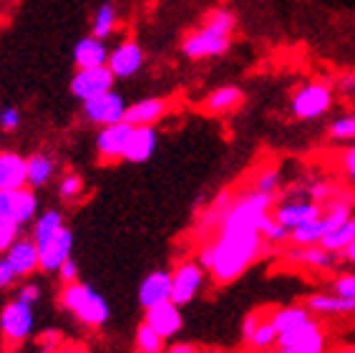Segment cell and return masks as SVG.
<instances>
[{"mask_svg": "<svg viewBox=\"0 0 355 353\" xmlns=\"http://www.w3.org/2000/svg\"><path fill=\"white\" fill-rule=\"evenodd\" d=\"M209 243L212 260L207 275L217 286H230L239 275H245L265 252V240L260 232H217Z\"/></svg>", "mask_w": 355, "mask_h": 353, "instance_id": "6da1fadb", "label": "cell"}, {"mask_svg": "<svg viewBox=\"0 0 355 353\" xmlns=\"http://www.w3.org/2000/svg\"><path fill=\"white\" fill-rule=\"evenodd\" d=\"M58 303H61L63 311H69L86 328H103L111 318L109 300L103 298L94 286L81 283V280L71 283V286H63Z\"/></svg>", "mask_w": 355, "mask_h": 353, "instance_id": "7a4b0ae2", "label": "cell"}, {"mask_svg": "<svg viewBox=\"0 0 355 353\" xmlns=\"http://www.w3.org/2000/svg\"><path fill=\"white\" fill-rule=\"evenodd\" d=\"M277 204L272 195H260L254 190H247L242 195H234L230 210L225 212L222 224L217 232H260L265 217H270Z\"/></svg>", "mask_w": 355, "mask_h": 353, "instance_id": "3957f363", "label": "cell"}, {"mask_svg": "<svg viewBox=\"0 0 355 353\" xmlns=\"http://www.w3.org/2000/svg\"><path fill=\"white\" fill-rule=\"evenodd\" d=\"M35 331V313L33 306L21 303L18 298L8 300L3 311H0V336L3 343L10 348L23 346Z\"/></svg>", "mask_w": 355, "mask_h": 353, "instance_id": "277c9868", "label": "cell"}, {"mask_svg": "<svg viewBox=\"0 0 355 353\" xmlns=\"http://www.w3.org/2000/svg\"><path fill=\"white\" fill-rule=\"evenodd\" d=\"M335 101L333 86L325 81H310L305 86H300L295 91L293 101H290V109H293L295 119L300 122H315L330 111Z\"/></svg>", "mask_w": 355, "mask_h": 353, "instance_id": "5b68a950", "label": "cell"}, {"mask_svg": "<svg viewBox=\"0 0 355 353\" xmlns=\"http://www.w3.org/2000/svg\"><path fill=\"white\" fill-rule=\"evenodd\" d=\"M207 270L197 260H182V263L171 270V303L179 308L189 306L199 293L205 290Z\"/></svg>", "mask_w": 355, "mask_h": 353, "instance_id": "8992f818", "label": "cell"}, {"mask_svg": "<svg viewBox=\"0 0 355 353\" xmlns=\"http://www.w3.org/2000/svg\"><path fill=\"white\" fill-rule=\"evenodd\" d=\"M277 348L287 353H328V333L320 326V320H305L300 328L282 333L277 338Z\"/></svg>", "mask_w": 355, "mask_h": 353, "instance_id": "52a82bcc", "label": "cell"}, {"mask_svg": "<svg viewBox=\"0 0 355 353\" xmlns=\"http://www.w3.org/2000/svg\"><path fill=\"white\" fill-rule=\"evenodd\" d=\"M232 38L222 35L217 31H209L207 26H199L197 31L187 33V38L182 41V54L189 61H202V58H212V56H222L230 51Z\"/></svg>", "mask_w": 355, "mask_h": 353, "instance_id": "ba28073f", "label": "cell"}, {"mask_svg": "<svg viewBox=\"0 0 355 353\" xmlns=\"http://www.w3.org/2000/svg\"><path fill=\"white\" fill-rule=\"evenodd\" d=\"M83 116H86V122L96 124L98 129L101 126H111V124H119L123 122V116H126V109H129V104L123 101V96L119 91H106V94L96 96L91 101H83Z\"/></svg>", "mask_w": 355, "mask_h": 353, "instance_id": "9c48e42d", "label": "cell"}, {"mask_svg": "<svg viewBox=\"0 0 355 353\" xmlns=\"http://www.w3.org/2000/svg\"><path fill=\"white\" fill-rule=\"evenodd\" d=\"M114 74L109 71V66L101 68H76V74L71 76V94L78 101H91L96 96L106 94L114 88Z\"/></svg>", "mask_w": 355, "mask_h": 353, "instance_id": "30bf717a", "label": "cell"}, {"mask_svg": "<svg viewBox=\"0 0 355 353\" xmlns=\"http://www.w3.org/2000/svg\"><path fill=\"white\" fill-rule=\"evenodd\" d=\"M0 215H8L21 227L23 224H33V220L38 217V197H35V192L31 187L0 192Z\"/></svg>", "mask_w": 355, "mask_h": 353, "instance_id": "8fae6325", "label": "cell"}, {"mask_svg": "<svg viewBox=\"0 0 355 353\" xmlns=\"http://www.w3.org/2000/svg\"><path fill=\"white\" fill-rule=\"evenodd\" d=\"M144 61H146V56H144V48L139 46V41L126 38L116 48H111L106 66L114 74V79H131L144 68Z\"/></svg>", "mask_w": 355, "mask_h": 353, "instance_id": "7c38bea8", "label": "cell"}, {"mask_svg": "<svg viewBox=\"0 0 355 353\" xmlns=\"http://www.w3.org/2000/svg\"><path fill=\"white\" fill-rule=\"evenodd\" d=\"M35 247H38V268L43 272H58L61 265L66 260H71V252H73V232L69 227H63L48 243L35 245Z\"/></svg>", "mask_w": 355, "mask_h": 353, "instance_id": "4fadbf2b", "label": "cell"}, {"mask_svg": "<svg viewBox=\"0 0 355 353\" xmlns=\"http://www.w3.org/2000/svg\"><path fill=\"white\" fill-rule=\"evenodd\" d=\"M144 323L151 331H157L164 340H169L184 328V315H182V308L177 303L166 300V303H159V306L144 311Z\"/></svg>", "mask_w": 355, "mask_h": 353, "instance_id": "5bb4252c", "label": "cell"}, {"mask_svg": "<svg viewBox=\"0 0 355 353\" xmlns=\"http://www.w3.org/2000/svg\"><path fill=\"white\" fill-rule=\"evenodd\" d=\"M282 258L287 260L290 265H297V268H308V270H333L335 263H338V255L328 252L322 245H290L285 247Z\"/></svg>", "mask_w": 355, "mask_h": 353, "instance_id": "9a60e30c", "label": "cell"}, {"mask_svg": "<svg viewBox=\"0 0 355 353\" xmlns=\"http://www.w3.org/2000/svg\"><path fill=\"white\" fill-rule=\"evenodd\" d=\"M322 215V207L318 202H308V199H293V202H282V204H275L272 210V217L287 227V230L293 232L302 224L313 222Z\"/></svg>", "mask_w": 355, "mask_h": 353, "instance_id": "2e32d148", "label": "cell"}, {"mask_svg": "<svg viewBox=\"0 0 355 353\" xmlns=\"http://www.w3.org/2000/svg\"><path fill=\"white\" fill-rule=\"evenodd\" d=\"M129 134L131 126L126 122L101 126L98 134H96V151L101 156V162H119V159H123V149H126Z\"/></svg>", "mask_w": 355, "mask_h": 353, "instance_id": "e0dca14e", "label": "cell"}, {"mask_svg": "<svg viewBox=\"0 0 355 353\" xmlns=\"http://www.w3.org/2000/svg\"><path fill=\"white\" fill-rule=\"evenodd\" d=\"M169 99H164V96H146L141 101L131 104L129 109H126L123 122L129 124V126H154V124H159L169 114Z\"/></svg>", "mask_w": 355, "mask_h": 353, "instance_id": "ac0fdd59", "label": "cell"}, {"mask_svg": "<svg viewBox=\"0 0 355 353\" xmlns=\"http://www.w3.org/2000/svg\"><path fill=\"white\" fill-rule=\"evenodd\" d=\"M139 306L144 311L171 300V270H151L139 283Z\"/></svg>", "mask_w": 355, "mask_h": 353, "instance_id": "d6986e66", "label": "cell"}, {"mask_svg": "<svg viewBox=\"0 0 355 353\" xmlns=\"http://www.w3.org/2000/svg\"><path fill=\"white\" fill-rule=\"evenodd\" d=\"M159 147V134L154 126H131L129 142L123 149V162L144 164L149 162Z\"/></svg>", "mask_w": 355, "mask_h": 353, "instance_id": "ffe728a7", "label": "cell"}, {"mask_svg": "<svg viewBox=\"0 0 355 353\" xmlns=\"http://www.w3.org/2000/svg\"><path fill=\"white\" fill-rule=\"evenodd\" d=\"M3 260H6L8 268L13 270L15 280L28 278V275H33L35 270H41V268H38V247H35L33 238H21L6 255H3Z\"/></svg>", "mask_w": 355, "mask_h": 353, "instance_id": "44dd1931", "label": "cell"}, {"mask_svg": "<svg viewBox=\"0 0 355 353\" xmlns=\"http://www.w3.org/2000/svg\"><path fill=\"white\" fill-rule=\"evenodd\" d=\"M28 187V156L18 151H0V192Z\"/></svg>", "mask_w": 355, "mask_h": 353, "instance_id": "7402d4cb", "label": "cell"}, {"mask_svg": "<svg viewBox=\"0 0 355 353\" xmlns=\"http://www.w3.org/2000/svg\"><path fill=\"white\" fill-rule=\"evenodd\" d=\"M242 104H245V91H242V88L239 86H219L202 99L199 109L205 111V114H212V116H225V114H232L234 109H239Z\"/></svg>", "mask_w": 355, "mask_h": 353, "instance_id": "603a6c76", "label": "cell"}, {"mask_svg": "<svg viewBox=\"0 0 355 353\" xmlns=\"http://www.w3.org/2000/svg\"><path fill=\"white\" fill-rule=\"evenodd\" d=\"M305 308L313 315H355V298H338L333 293H313L305 298Z\"/></svg>", "mask_w": 355, "mask_h": 353, "instance_id": "cb8c5ba5", "label": "cell"}, {"mask_svg": "<svg viewBox=\"0 0 355 353\" xmlns=\"http://www.w3.org/2000/svg\"><path fill=\"white\" fill-rule=\"evenodd\" d=\"M109 46L106 41H98L94 35H86L81 41L76 43L73 48V63L76 68H101L109 63Z\"/></svg>", "mask_w": 355, "mask_h": 353, "instance_id": "d4e9b609", "label": "cell"}, {"mask_svg": "<svg viewBox=\"0 0 355 353\" xmlns=\"http://www.w3.org/2000/svg\"><path fill=\"white\" fill-rule=\"evenodd\" d=\"M310 318H315V315L308 311V308H305V303L275 308V311L270 313V320H272V326H275V331H277V336L295 331V328H300L302 323H305V320H310Z\"/></svg>", "mask_w": 355, "mask_h": 353, "instance_id": "484cf974", "label": "cell"}, {"mask_svg": "<svg viewBox=\"0 0 355 353\" xmlns=\"http://www.w3.org/2000/svg\"><path fill=\"white\" fill-rule=\"evenodd\" d=\"M55 159L48 151H35L28 156V187H46L51 179L55 176Z\"/></svg>", "mask_w": 355, "mask_h": 353, "instance_id": "4316f807", "label": "cell"}, {"mask_svg": "<svg viewBox=\"0 0 355 353\" xmlns=\"http://www.w3.org/2000/svg\"><path fill=\"white\" fill-rule=\"evenodd\" d=\"M116 28H119V10L111 0H106V3H101V6L96 8L94 21H91V35L98 38V41H106V38H111V35L116 33Z\"/></svg>", "mask_w": 355, "mask_h": 353, "instance_id": "83f0119b", "label": "cell"}, {"mask_svg": "<svg viewBox=\"0 0 355 353\" xmlns=\"http://www.w3.org/2000/svg\"><path fill=\"white\" fill-rule=\"evenodd\" d=\"M63 227H66L63 212L61 210H46L33 220V235H31V238H33L35 245H43L53 238V235H58Z\"/></svg>", "mask_w": 355, "mask_h": 353, "instance_id": "f1b7e54d", "label": "cell"}, {"mask_svg": "<svg viewBox=\"0 0 355 353\" xmlns=\"http://www.w3.org/2000/svg\"><path fill=\"white\" fill-rule=\"evenodd\" d=\"M353 240H355V215L345 224H340V227H335L333 232H328L320 245L328 252H333V255H343V252L350 247Z\"/></svg>", "mask_w": 355, "mask_h": 353, "instance_id": "f546056e", "label": "cell"}, {"mask_svg": "<svg viewBox=\"0 0 355 353\" xmlns=\"http://www.w3.org/2000/svg\"><path fill=\"white\" fill-rule=\"evenodd\" d=\"M277 331H275L272 320H270V315H265V318L260 320V326H257V331L250 336V340H247V346L252 348L254 353H267V351H275L277 348Z\"/></svg>", "mask_w": 355, "mask_h": 353, "instance_id": "4dcf8cb0", "label": "cell"}, {"mask_svg": "<svg viewBox=\"0 0 355 353\" xmlns=\"http://www.w3.org/2000/svg\"><path fill=\"white\" fill-rule=\"evenodd\" d=\"M134 346H137V353H166V340L157 331H151L144 320L134 333Z\"/></svg>", "mask_w": 355, "mask_h": 353, "instance_id": "1f68e13d", "label": "cell"}, {"mask_svg": "<svg viewBox=\"0 0 355 353\" xmlns=\"http://www.w3.org/2000/svg\"><path fill=\"white\" fill-rule=\"evenodd\" d=\"M202 26H207L209 31H217V33L232 38L234 28H237V18H234V13L232 10H227V8H214V10H209V13L205 15Z\"/></svg>", "mask_w": 355, "mask_h": 353, "instance_id": "d6a6232c", "label": "cell"}, {"mask_svg": "<svg viewBox=\"0 0 355 353\" xmlns=\"http://www.w3.org/2000/svg\"><path fill=\"white\" fill-rule=\"evenodd\" d=\"M280 184H282L280 170H277V167H267V170H260V174L254 176V182L250 190L260 192V195H272V197H277Z\"/></svg>", "mask_w": 355, "mask_h": 353, "instance_id": "836d02e7", "label": "cell"}, {"mask_svg": "<svg viewBox=\"0 0 355 353\" xmlns=\"http://www.w3.org/2000/svg\"><path fill=\"white\" fill-rule=\"evenodd\" d=\"M86 192V179L76 172H69V174L61 176V184H58V195H61L66 202H76V199L83 197Z\"/></svg>", "mask_w": 355, "mask_h": 353, "instance_id": "e575fe53", "label": "cell"}, {"mask_svg": "<svg viewBox=\"0 0 355 353\" xmlns=\"http://www.w3.org/2000/svg\"><path fill=\"white\" fill-rule=\"evenodd\" d=\"M330 142H353L355 139V114H343L328 126Z\"/></svg>", "mask_w": 355, "mask_h": 353, "instance_id": "d590c367", "label": "cell"}, {"mask_svg": "<svg viewBox=\"0 0 355 353\" xmlns=\"http://www.w3.org/2000/svg\"><path fill=\"white\" fill-rule=\"evenodd\" d=\"M260 235H262V240H265V245H275V247H282L285 243H290V230L282 227L272 215L265 217V222H262V227H260Z\"/></svg>", "mask_w": 355, "mask_h": 353, "instance_id": "8d00e7d4", "label": "cell"}, {"mask_svg": "<svg viewBox=\"0 0 355 353\" xmlns=\"http://www.w3.org/2000/svg\"><path fill=\"white\" fill-rule=\"evenodd\" d=\"M21 230L23 227L15 220H10L8 215H0V252L3 255L21 240Z\"/></svg>", "mask_w": 355, "mask_h": 353, "instance_id": "74e56055", "label": "cell"}, {"mask_svg": "<svg viewBox=\"0 0 355 353\" xmlns=\"http://www.w3.org/2000/svg\"><path fill=\"white\" fill-rule=\"evenodd\" d=\"M330 293L338 298H355V272H340L330 283Z\"/></svg>", "mask_w": 355, "mask_h": 353, "instance_id": "f35d334b", "label": "cell"}, {"mask_svg": "<svg viewBox=\"0 0 355 353\" xmlns=\"http://www.w3.org/2000/svg\"><path fill=\"white\" fill-rule=\"evenodd\" d=\"M41 295H43V290H41V286L38 283H23V286H18V293H15V298L21 300V303H28V306H35L38 300H41Z\"/></svg>", "mask_w": 355, "mask_h": 353, "instance_id": "ab89813d", "label": "cell"}, {"mask_svg": "<svg viewBox=\"0 0 355 353\" xmlns=\"http://www.w3.org/2000/svg\"><path fill=\"white\" fill-rule=\"evenodd\" d=\"M21 126V111L15 106H6L0 109V129L3 131H15Z\"/></svg>", "mask_w": 355, "mask_h": 353, "instance_id": "60d3db41", "label": "cell"}, {"mask_svg": "<svg viewBox=\"0 0 355 353\" xmlns=\"http://www.w3.org/2000/svg\"><path fill=\"white\" fill-rule=\"evenodd\" d=\"M58 280H61L63 286H71V283H78L81 280V270H78V263L73 258L66 260L61 265V270H58Z\"/></svg>", "mask_w": 355, "mask_h": 353, "instance_id": "b9f144b4", "label": "cell"}, {"mask_svg": "<svg viewBox=\"0 0 355 353\" xmlns=\"http://www.w3.org/2000/svg\"><path fill=\"white\" fill-rule=\"evenodd\" d=\"M262 318H265V313L262 311H252V313H247L245 315V320H242V338H245V343L250 340V336L257 331V326H260Z\"/></svg>", "mask_w": 355, "mask_h": 353, "instance_id": "7bdbcfd3", "label": "cell"}, {"mask_svg": "<svg viewBox=\"0 0 355 353\" xmlns=\"http://www.w3.org/2000/svg\"><path fill=\"white\" fill-rule=\"evenodd\" d=\"M340 170L348 176V182H355V147H348L340 154Z\"/></svg>", "mask_w": 355, "mask_h": 353, "instance_id": "ee69618b", "label": "cell"}, {"mask_svg": "<svg viewBox=\"0 0 355 353\" xmlns=\"http://www.w3.org/2000/svg\"><path fill=\"white\" fill-rule=\"evenodd\" d=\"M338 88H340V94L355 96V71H348V74H343L340 79H338Z\"/></svg>", "mask_w": 355, "mask_h": 353, "instance_id": "f6af8a7d", "label": "cell"}, {"mask_svg": "<svg viewBox=\"0 0 355 353\" xmlns=\"http://www.w3.org/2000/svg\"><path fill=\"white\" fill-rule=\"evenodd\" d=\"M15 283V275L13 270L8 268V263L3 258H0V290H6L8 286H13Z\"/></svg>", "mask_w": 355, "mask_h": 353, "instance_id": "bcb514c9", "label": "cell"}, {"mask_svg": "<svg viewBox=\"0 0 355 353\" xmlns=\"http://www.w3.org/2000/svg\"><path fill=\"white\" fill-rule=\"evenodd\" d=\"M343 258L348 260V263H350V265H353V268H355V240H353V243H350V247H348V250L343 252Z\"/></svg>", "mask_w": 355, "mask_h": 353, "instance_id": "7dc6e473", "label": "cell"}, {"mask_svg": "<svg viewBox=\"0 0 355 353\" xmlns=\"http://www.w3.org/2000/svg\"><path fill=\"white\" fill-rule=\"evenodd\" d=\"M66 353H91V351H89V348H83V346H71Z\"/></svg>", "mask_w": 355, "mask_h": 353, "instance_id": "c3c4849f", "label": "cell"}, {"mask_svg": "<svg viewBox=\"0 0 355 353\" xmlns=\"http://www.w3.org/2000/svg\"><path fill=\"white\" fill-rule=\"evenodd\" d=\"M333 353H355V346H345V348H338V351Z\"/></svg>", "mask_w": 355, "mask_h": 353, "instance_id": "681fc988", "label": "cell"}, {"mask_svg": "<svg viewBox=\"0 0 355 353\" xmlns=\"http://www.w3.org/2000/svg\"><path fill=\"white\" fill-rule=\"evenodd\" d=\"M267 353H287V351H282V348H275V351H267Z\"/></svg>", "mask_w": 355, "mask_h": 353, "instance_id": "f907efd6", "label": "cell"}, {"mask_svg": "<svg viewBox=\"0 0 355 353\" xmlns=\"http://www.w3.org/2000/svg\"><path fill=\"white\" fill-rule=\"evenodd\" d=\"M353 199H355V192H353Z\"/></svg>", "mask_w": 355, "mask_h": 353, "instance_id": "816d5d0a", "label": "cell"}]
</instances>
